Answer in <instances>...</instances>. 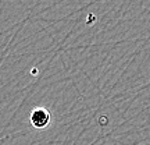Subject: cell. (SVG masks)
Segmentation results:
<instances>
[{
    "instance_id": "6da1fadb",
    "label": "cell",
    "mask_w": 150,
    "mask_h": 145,
    "mask_svg": "<svg viewBox=\"0 0 150 145\" xmlns=\"http://www.w3.org/2000/svg\"><path fill=\"white\" fill-rule=\"evenodd\" d=\"M29 121L35 129L38 130H43L50 126V121H52V114L47 109L45 108H35L31 112V116H29Z\"/></svg>"
}]
</instances>
